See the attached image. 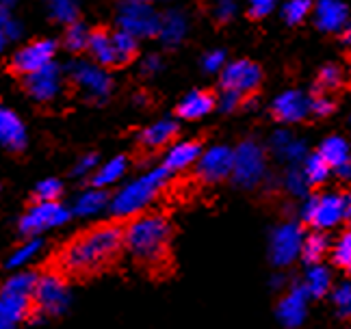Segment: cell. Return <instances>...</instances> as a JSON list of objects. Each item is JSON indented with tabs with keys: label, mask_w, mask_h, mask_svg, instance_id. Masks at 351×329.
Listing matches in <instances>:
<instances>
[{
	"label": "cell",
	"mask_w": 351,
	"mask_h": 329,
	"mask_svg": "<svg viewBox=\"0 0 351 329\" xmlns=\"http://www.w3.org/2000/svg\"><path fill=\"white\" fill-rule=\"evenodd\" d=\"M87 57L93 63L106 67V70H113V67H117V57H115V48H113V31L104 29V26L91 29Z\"/></svg>",
	"instance_id": "16"
},
{
	"label": "cell",
	"mask_w": 351,
	"mask_h": 329,
	"mask_svg": "<svg viewBox=\"0 0 351 329\" xmlns=\"http://www.w3.org/2000/svg\"><path fill=\"white\" fill-rule=\"evenodd\" d=\"M113 48H115V57H117V67H124L137 59L139 39H134L132 35L115 29L113 31Z\"/></svg>",
	"instance_id": "28"
},
{
	"label": "cell",
	"mask_w": 351,
	"mask_h": 329,
	"mask_svg": "<svg viewBox=\"0 0 351 329\" xmlns=\"http://www.w3.org/2000/svg\"><path fill=\"white\" fill-rule=\"evenodd\" d=\"M31 301L33 297L9 295L0 291V321H5L9 325L24 321L31 314Z\"/></svg>",
	"instance_id": "22"
},
{
	"label": "cell",
	"mask_w": 351,
	"mask_h": 329,
	"mask_svg": "<svg viewBox=\"0 0 351 329\" xmlns=\"http://www.w3.org/2000/svg\"><path fill=\"white\" fill-rule=\"evenodd\" d=\"M70 221V208H65L61 202H35L20 219L22 234L37 236L46 230L61 228Z\"/></svg>",
	"instance_id": "9"
},
{
	"label": "cell",
	"mask_w": 351,
	"mask_h": 329,
	"mask_svg": "<svg viewBox=\"0 0 351 329\" xmlns=\"http://www.w3.org/2000/svg\"><path fill=\"white\" fill-rule=\"evenodd\" d=\"M115 26L119 31L132 35L134 39L158 37L160 13L141 0H121L115 11Z\"/></svg>",
	"instance_id": "5"
},
{
	"label": "cell",
	"mask_w": 351,
	"mask_h": 329,
	"mask_svg": "<svg viewBox=\"0 0 351 329\" xmlns=\"http://www.w3.org/2000/svg\"><path fill=\"white\" fill-rule=\"evenodd\" d=\"M343 41L345 44H351V26H347L345 33H343Z\"/></svg>",
	"instance_id": "49"
},
{
	"label": "cell",
	"mask_w": 351,
	"mask_h": 329,
	"mask_svg": "<svg viewBox=\"0 0 351 329\" xmlns=\"http://www.w3.org/2000/svg\"><path fill=\"white\" fill-rule=\"evenodd\" d=\"M332 111H334V102L326 98V93H315L313 98H310V113L326 117Z\"/></svg>",
	"instance_id": "42"
},
{
	"label": "cell",
	"mask_w": 351,
	"mask_h": 329,
	"mask_svg": "<svg viewBox=\"0 0 351 329\" xmlns=\"http://www.w3.org/2000/svg\"><path fill=\"white\" fill-rule=\"evenodd\" d=\"M0 329H13V325L5 323V321H0Z\"/></svg>",
	"instance_id": "50"
},
{
	"label": "cell",
	"mask_w": 351,
	"mask_h": 329,
	"mask_svg": "<svg viewBox=\"0 0 351 329\" xmlns=\"http://www.w3.org/2000/svg\"><path fill=\"white\" fill-rule=\"evenodd\" d=\"M202 156V141H180L173 143L163 160V167L167 169V173H180L186 167H191L195 160H199Z\"/></svg>",
	"instance_id": "18"
},
{
	"label": "cell",
	"mask_w": 351,
	"mask_h": 329,
	"mask_svg": "<svg viewBox=\"0 0 351 329\" xmlns=\"http://www.w3.org/2000/svg\"><path fill=\"white\" fill-rule=\"evenodd\" d=\"M263 169H265V158L261 147L252 141L241 143V147L234 152V167H232L234 180L243 186H252L261 180Z\"/></svg>",
	"instance_id": "12"
},
{
	"label": "cell",
	"mask_w": 351,
	"mask_h": 329,
	"mask_svg": "<svg viewBox=\"0 0 351 329\" xmlns=\"http://www.w3.org/2000/svg\"><path fill=\"white\" fill-rule=\"evenodd\" d=\"M37 278L33 271H20L16 276H11L0 291L9 293V295H22V297H33L35 286H37Z\"/></svg>",
	"instance_id": "29"
},
{
	"label": "cell",
	"mask_w": 351,
	"mask_h": 329,
	"mask_svg": "<svg viewBox=\"0 0 351 329\" xmlns=\"http://www.w3.org/2000/svg\"><path fill=\"white\" fill-rule=\"evenodd\" d=\"M345 199L341 195H323L315 197L306 206V221L315 228H330L336 221H341L345 215Z\"/></svg>",
	"instance_id": "13"
},
{
	"label": "cell",
	"mask_w": 351,
	"mask_h": 329,
	"mask_svg": "<svg viewBox=\"0 0 351 329\" xmlns=\"http://www.w3.org/2000/svg\"><path fill=\"white\" fill-rule=\"evenodd\" d=\"M171 226L160 212H141L124 228V247L128 256L145 271L158 273L169 263Z\"/></svg>",
	"instance_id": "2"
},
{
	"label": "cell",
	"mask_w": 351,
	"mask_h": 329,
	"mask_svg": "<svg viewBox=\"0 0 351 329\" xmlns=\"http://www.w3.org/2000/svg\"><path fill=\"white\" fill-rule=\"evenodd\" d=\"M42 241L39 239H33V241H29V243H22L16 252H13L11 256H9V260H7V267L9 269H22V267H26L29 263H33L35 260V256L42 252Z\"/></svg>",
	"instance_id": "31"
},
{
	"label": "cell",
	"mask_w": 351,
	"mask_h": 329,
	"mask_svg": "<svg viewBox=\"0 0 351 329\" xmlns=\"http://www.w3.org/2000/svg\"><path fill=\"white\" fill-rule=\"evenodd\" d=\"M20 0H0V7H7V9H16Z\"/></svg>",
	"instance_id": "48"
},
{
	"label": "cell",
	"mask_w": 351,
	"mask_h": 329,
	"mask_svg": "<svg viewBox=\"0 0 351 329\" xmlns=\"http://www.w3.org/2000/svg\"><path fill=\"white\" fill-rule=\"evenodd\" d=\"M336 301H339L341 308H351V288L343 286L339 291V295H336Z\"/></svg>",
	"instance_id": "46"
},
{
	"label": "cell",
	"mask_w": 351,
	"mask_h": 329,
	"mask_svg": "<svg viewBox=\"0 0 351 329\" xmlns=\"http://www.w3.org/2000/svg\"><path fill=\"white\" fill-rule=\"evenodd\" d=\"M33 301L39 312L48 314V317H59L70 308V288L59 273H44L37 278Z\"/></svg>",
	"instance_id": "10"
},
{
	"label": "cell",
	"mask_w": 351,
	"mask_h": 329,
	"mask_svg": "<svg viewBox=\"0 0 351 329\" xmlns=\"http://www.w3.org/2000/svg\"><path fill=\"white\" fill-rule=\"evenodd\" d=\"M334 263L347 269L351 265V230L345 232V234L341 236L339 245H336V249H334Z\"/></svg>",
	"instance_id": "39"
},
{
	"label": "cell",
	"mask_w": 351,
	"mask_h": 329,
	"mask_svg": "<svg viewBox=\"0 0 351 329\" xmlns=\"http://www.w3.org/2000/svg\"><path fill=\"white\" fill-rule=\"evenodd\" d=\"M67 82H72V87L83 95L87 102L102 104L109 100L113 91V78L109 70L91 59H72L65 65Z\"/></svg>",
	"instance_id": "4"
},
{
	"label": "cell",
	"mask_w": 351,
	"mask_h": 329,
	"mask_svg": "<svg viewBox=\"0 0 351 329\" xmlns=\"http://www.w3.org/2000/svg\"><path fill=\"white\" fill-rule=\"evenodd\" d=\"M328 286H330V278H328L326 271L319 269V267L310 271V276H308V288H310V293L321 297L323 293L328 291Z\"/></svg>",
	"instance_id": "40"
},
{
	"label": "cell",
	"mask_w": 351,
	"mask_h": 329,
	"mask_svg": "<svg viewBox=\"0 0 351 329\" xmlns=\"http://www.w3.org/2000/svg\"><path fill=\"white\" fill-rule=\"evenodd\" d=\"M347 271H349V273H351V265H349V267H347Z\"/></svg>",
	"instance_id": "53"
},
{
	"label": "cell",
	"mask_w": 351,
	"mask_h": 329,
	"mask_svg": "<svg viewBox=\"0 0 351 329\" xmlns=\"http://www.w3.org/2000/svg\"><path fill=\"white\" fill-rule=\"evenodd\" d=\"M186 35V20L180 11H165L160 13V29L158 39L165 48H176Z\"/></svg>",
	"instance_id": "21"
},
{
	"label": "cell",
	"mask_w": 351,
	"mask_h": 329,
	"mask_svg": "<svg viewBox=\"0 0 351 329\" xmlns=\"http://www.w3.org/2000/svg\"><path fill=\"white\" fill-rule=\"evenodd\" d=\"M26 141H29V132L22 117L13 108L0 104V147L9 152H22Z\"/></svg>",
	"instance_id": "14"
},
{
	"label": "cell",
	"mask_w": 351,
	"mask_h": 329,
	"mask_svg": "<svg viewBox=\"0 0 351 329\" xmlns=\"http://www.w3.org/2000/svg\"><path fill=\"white\" fill-rule=\"evenodd\" d=\"M261 67L252 63V61H234L230 65L223 67L221 72V89L226 93H237L243 98V106L250 100L256 98L261 87Z\"/></svg>",
	"instance_id": "8"
},
{
	"label": "cell",
	"mask_w": 351,
	"mask_h": 329,
	"mask_svg": "<svg viewBox=\"0 0 351 329\" xmlns=\"http://www.w3.org/2000/svg\"><path fill=\"white\" fill-rule=\"evenodd\" d=\"M160 67H163V61H160L158 54H147L141 63V72L143 74H156Z\"/></svg>",
	"instance_id": "45"
},
{
	"label": "cell",
	"mask_w": 351,
	"mask_h": 329,
	"mask_svg": "<svg viewBox=\"0 0 351 329\" xmlns=\"http://www.w3.org/2000/svg\"><path fill=\"white\" fill-rule=\"evenodd\" d=\"M232 167H234V152L219 145V147H213L199 156L195 175H197V180L213 184V182H221L223 178L230 175Z\"/></svg>",
	"instance_id": "11"
},
{
	"label": "cell",
	"mask_w": 351,
	"mask_h": 329,
	"mask_svg": "<svg viewBox=\"0 0 351 329\" xmlns=\"http://www.w3.org/2000/svg\"><path fill=\"white\" fill-rule=\"evenodd\" d=\"M347 212H349V217H351V195H349V206H347Z\"/></svg>",
	"instance_id": "51"
},
{
	"label": "cell",
	"mask_w": 351,
	"mask_h": 329,
	"mask_svg": "<svg viewBox=\"0 0 351 329\" xmlns=\"http://www.w3.org/2000/svg\"><path fill=\"white\" fill-rule=\"evenodd\" d=\"M315 22L321 31H339L347 22V7L339 0H321L317 5Z\"/></svg>",
	"instance_id": "23"
},
{
	"label": "cell",
	"mask_w": 351,
	"mask_h": 329,
	"mask_svg": "<svg viewBox=\"0 0 351 329\" xmlns=\"http://www.w3.org/2000/svg\"><path fill=\"white\" fill-rule=\"evenodd\" d=\"M141 3H150L152 5V3H156V0H141Z\"/></svg>",
	"instance_id": "52"
},
{
	"label": "cell",
	"mask_w": 351,
	"mask_h": 329,
	"mask_svg": "<svg viewBox=\"0 0 351 329\" xmlns=\"http://www.w3.org/2000/svg\"><path fill=\"white\" fill-rule=\"evenodd\" d=\"M176 136H178V123L173 119H160L139 132L137 143L143 152H160L163 147L173 145Z\"/></svg>",
	"instance_id": "15"
},
{
	"label": "cell",
	"mask_w": 351,
	"mask_h": 329,
	"mask_svg": "<svg viewBox=\"0 0 351 329\" xmlns=\"http://www.w3.org/2000/svg\"><path fill=\"white\" fill-rule=\"evenodd\" d=\"M111 204V197L106 193L104 188H98V186H91L87 191H83L76 202H74V215L78 217H93L102 212L104 208H109Z\"/></svg>",
	"instance_id": "25"
},
{
	"label": "cell",
	"mask_w": 351,
	"mask_h": 329,
	"mask_svg": "<svg viewBox=\"0 0 351 329\" xmlns=\"http://www.w3.org/2000/svg\"><path fill=\"white\" fill-rule=\"evenodd\" d=\"M319 156L326 160L330 167H336L339 169L343 162L349 160V149H347V143L343 139H339V136H332V139H328L326 143L321 145L319 149Z\"/></svg>",
	"instance_id": "30"
},
{
	"label": "cell",
	"mask_w": 351,
	"mask_h": 329,
	"mask_svg": "<svg viewBox=\"0 0 351 329\" xmlns=\"http://www.w3.org/2000/svg\"><path fill=\"white\" fill-rule=\"evenodd\" d=\"M271 113L280 121H300L310 113V100L297 91H289L276 100Z\"/></svg>",
	"instance_id": "19"
},
{
	"label": "cell",
	"mask_w": 351,
	"mask_h": 329,
	"mask_svg": "<svg viewBox=\"0 0 351 329\" xmlns=\"http://www.w3.org/2000/svg\"><path fill=\"white\" fill-rule=\"evenodd\" d=\"M61 44L55 37H37L31 41H24L22 46L13 50L9 67L18 76H31L39 70H44L46 65L57 61V52Z\"/></svg>",
	"instance_id": "6"
},
{
	"label": "cell",
	"mask_w": 351,
	"mask_h": 329,
	"mask_svg": "<svg viewBox=\"0 0 351 329\" xmlns=\"http://www.w3.org/2000/svg\"><path fill=\"white\" fill-rule=\"evenodd\" d=\"M300 239H302V230L297 226H285L276 232L271 252L278 265H287L297 256V252H300V247H302Z\"/></svg>",
	"instance_id": "20"
},
{
	"label": "cell",
	"mask_w": 351,
	"mask_h": 329,
	"mask_svg": "<svg viewBox=\"0 0 351 329\" xmlns=\"http://www.w3.org/2000/svg\"><path fill=\"white\" fill-rule=\"evenodd\" d=\"M89 35H91V29L83 20H78L70 26H65L59 44L70 54H83L87 52V46H89Z\"/></svg>",
	"instance_id": "27"
},
{
	"label": "cell",
	"mask_w": 351,
	"mask_h": 329,
	"mask_svg": "<svg viewBox=\"0 0 351 329\" xmlns=\"http://www.w3.org/2000/svg\"><path fill=\"white\" fill-rule=\"evenodd\" d=\"M282 319H285L289 325H297L304 317V299L300 295H291L287 301H282Z\"/></svg>",
	"instance_id": "36"
},
{
	"label": "cell",
	"mask_w": 351,
	"mask_h": 329,
	"mask_svg": "<svg viewBox=\"0 0 351 329\" xmlns=\"http://www.w3.org/2000/svg\"><path fill=\"white\" fill-rule=\"evenodd\" d=\"M217 106V95L215 91H208V89H197V91H191L189 95L178 102L176 106V115L180 119H199L208 115L213 108Z\"/></svg>",
	"instance_id": "17"
},
{
	"label": "cell",
	"mask_w": 351,
	"mask_h": 329,
	"mask_svg": "<svg viewBox=\"0 0 351 329\" xmlns=\"http://www.w3.org/2000/svg\"><path fill=\"white\" fill-rule=\"evenodd\" d=\"M328 171H330V164L323 160L319 154L308 158V162H306V180L310 184H321L328 178Z\"/></svg>",
	"instance_id": "37"
},
{
	"label": "cell",
	"mask_w": 351,
	"mask_h": 329,
	"mask_svg": "<svg viewBox=\"0 0 351 329\" xmlns=\"http://www.w3.org/2000/svg\"><path fill=\"white\" fill-rule=\"evenodd\" d=\"M65 82H67L65 65H61L57 61L46 65L44 70H39V72H35L31 76L22 78V85H24L26 95H29V98L33 102H37V104H52V102H57L63 95Z\"/></svg>",
	"instance_id": "7"
},
{
	"label": "cell",
	"mask_w": 351,
	"mask_h": 329,
	"mask_svg": "<svg viewBox=\"0 0 351 329\" xmlns=\"http://www.w3.org/2000/svg\"><path fill=\"white\" fill-rule=\"evenodd\" d=\"M276 5V0H250V18L252 20H263L265 16H269L271 13Z\"/></svg>",
	"instance_id": "43"
},
{
	"label": "cell",
	"mask_w": 351,
	"mask_h": 329,
	"mask_svg": "<svg viewBox=\"0 0 351 329\" xmlns=\"http://www.w3.org/2000/svg\"><path fill=\"white\" fill-rule=\"evenodd\" d=\"M128 169V158L126 156H113L106 162L98 164L96 173L91 175V186H98V188H106V186H113L115 182H119L124 178Z\"/></svg>",
	"instance_id": "26"
},
{
	"label": "cell",
	"mask_w": 351,
	"mask_h": 329,
	"mask_svg": "<svg viewBox=\"0 0 351 329\" xmlns=\"http://www.w3.org/2000/svg\"><path fill=\"white\" fill-rule=\"evenodd\" d=\"M326 247H328V241L323 234H310L306 239V243H302V256L308 265H315L323 258L326 254Z\"/></svg>",
	"instance_id": "35"
},
{
	"label": "cell",
	"mask_w": 351,
	"mask_h": 329,
	"mask_svg": "<svg viewBox=\"0 0 351 329\" xmlns=\"http://www.w3.org/2000/svg\"><path fill=\"white\" fill-rule=\"evenodd\" d=\"M223 59H226V54L221 50H215L210 54H206V59H204V70L206 72H217L219 67L223 65Z\"/></svg>",
	"instance_id": "44"
},
{
	"label": "cell",
	"mask_w": 351,
	"mask_h": 329,
	"mask_svg": "<svg viewBox=\"0 0 351 329\" xmlns=\"http://www.w3.org/2000/svg\"><path fill=\"white\" fill-rule=\"evenodd\" d=\"M0 29L7 33L11 44H16L24 37V22L16 16V9L0 7Z\"/></svg>",
	"instance_id": "32"
},
{
	"label": "cell",
	"mask_w": 351,
	"mask_h": 329,
	"mask_svg": "<svg viewBox=\"0 0 351 329\" xmlns=\"http://www.w3.org/2000/svg\"><path fill=\"white\" fill-rule=\"evenodd\" d=\"M9 46H11V39L7 37V33L3 29H0V57L9 50Z\"/></svg>",
	"instance_id": "47"
},
{
	"label": "cell",
	"mask_w": 351,
	"mask_h": 329,
	"mask_svg": "<svg viewBox=\"0 0 351 329\" xmlns=\"http://www.w3.org/2000/svg\"><path fill=\"white\" fill-rule=\"evenodd\" d=\"M343 85V72L339 65H326L321 67V72L317 76V85H315V93H326V91H334Z\"/></svg>",
	"instance_id": "33"
},
{
	"label": "cell",
	"mask_w": 351,
	"mask_h": 329,
	"mask_svg": "<svg viewBox=\"0 0 351 329\" xmlns=\"http://www.w3.org/2000/svg\"><path fill=\"white\" fill-rule=\"evenodd\" d=\"M313 9V5L308 0H291V3L285 7V20L289 24H300L308 13Z\"/></svg>",
	"instance_id": "38"
},
{
	"label": "cell",
	"mask_w": 351,
	"mask_h": 329,
	"mask_svg": "<svg viewBox=\"0 0 351 329\" xmlns=\"http://www.w3.org/2000/svg\"><path fill=\"white\" fill-rule=\"evenodd\" d=\"M167 169L165 167H156L152 171H147L139 178H134L132 182L126 186H121L117 193L111 197L109 208L115 217H126L132 219L141 215L147 206H150L160 191L167 184Z\"/></svg>",
	"instance_id": "3"
},
{
	"label": "cell",
	"mask_w": 351,
	"mask_h": 329,
	"mask_svg": "<svg viewBox=\"0 0 351 329\" xmlns=\"http://www.w3.org/2000/svg\"><path fill=\"white\" fill-rule=\"evenodd\" d=\"M98 156L96 154H85V156H80L76 162H74V169H72V173L76 175V178H91L93 173H96V169H98Z\"/></svg>",
	"instance_id": "41"
},
{
	"label": "cell",
	"mask_w": 351,
	"mask_h": 329,
	"mask_svg": "<svg viewBox=\"0 0 351 329\" xmlns=\"http://www.w3.org/2000/svg\"><path fill=\"white\" fill-rule=\"evenodd\" d=\"M63 195V182L59 178H44L35 184V199L37 202H59Z\"/></svg>",
	"instance_id": "34"
},
{
	"label": "cell",
	"mask_w": 351,
	"mask_h": 329,
	"mask_svg": "<svg viewBox=\"0 0 351 329\" xmlns=\"http://www.w3.org/2000/svg\"><path fill=\"white\" fill-rule=\"evenodd\" d=\"M124 247V228L96 226L74 239L61 254V269L70 276H89L102 271L119 256Z\"/></svg>",
	"instance_id": "1"
},
{
	"label": "cell",
	"mask_w": 351,
	"mask_h": 329,
	"mask_svg": "<svg viewBox=\"0 0 351 329\" xmlns=\"http://www.w3.org/2000/svg\"><path fill=\"white\" fill-rule=\"evenodd\" d=\"M46 16L57 26H70L80 20V0H44Z\"/></svg>",
	"instance_id": "24"
}]
</instances>
